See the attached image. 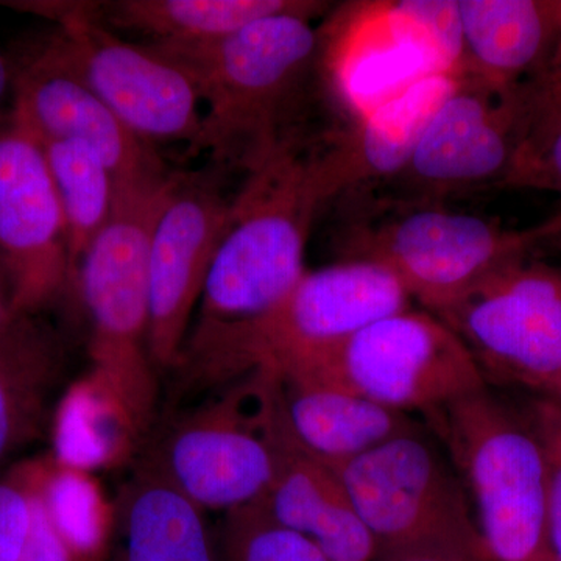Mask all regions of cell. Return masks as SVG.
Masks as SVG:
<instances>
[{"label": "cell", "mask_w": 561, "mask_h": 561, "mask_svg": "<svg viewBox=\"0 0 561 561\" xmlns=\"http://www.w3.org/2000/svg\"><path fill=\"white\" fill-rule=\"evenodd\" d=\"M468 346L486 381L548 397L561 381V271L527 257L435 313Z\"/></svg>", "instance_id": "8fae6325"}, {"label": "cell", "mask_w": 561, "mask_h": 561, "mask_svg": "<svg viewBox=\"0 0 561 561\" xmlns=\"http://www.w3.org/2000/svg\"><path fill=\"white\" fill-rule=\"evenodd\" d=\"M424 419L468 491L491 561L549 556L548 460L529 412L486 383Z\"/></svg>", "instance_id": "5b68a950"}, {"label": "cell", "mask_w": 561, "mask_h": 561, "mask_svg": "<svg viewBox=\"0 0 561 561\" xmlns=\"http://www.w3.org/2000/svg\"><path fill=\"white\" fill-rule=\"evenodd\" d=\"M523 105L522 142L513 164L534 157L561 131V35L540 72L523 88Z\"/></svg>", "instance_id": "83f0119b"}, {"label": "cell", "mask_w": 561, "mask_h": 561, "mask_svg": "<svg viewBox=\"0 0 561 561\" xmlns=\"http://www.w3.org/2000/svg\"><path fill=\"white\" fill-rule=\"evenodd\" d=\"M20 561H80L51 522L38 485H31V526Z\"/></svg>", "instance_id": "4dcf8cb0"}, {"label": "cell", "mask_w": 561, "mask_h": 561, "mask_svg": "<svg viewBox=\"0 0 561 561\" xmlns=\"http://www.w3.org/2000/svg\"><path fill=\"white\" fill-rule=\"evenodd\" d=\"M219 561H330L298 531L275 522L261 502L225 513Z\"/></svg>", "instance_id": "4316f807"}, {"label": "cell", "mask_w": 561, "mask_h": 561, "mask_svg": "<svg viewBox=\"0 0 561 561\" xmlns=\"http://www.w3.org/2000/svg\"><path fill=\"white\" fill-rule=\"evenodd\" d=\"M11 98V60L9 51L0 49V124L5 119L7 102Z\"/></svg>", "instance_id": "e575fe53"}, {"label": "cell", "mask_w": 561, "mask_h": 561, "mask_svg": "<svg viewBox=\"0 0 561 561\" xmlns=\"http://www.w3.org/2000/svg\"><path fill=\"white\" fill-rule=\"evenodd\" d=\"M468 73L526 87L561 35V0H457Z\"/></svg>", "instance_id": "7402d4cb"}, {"label": "cell", "mask_w": 561, "mask_h": 561, "mask_svg": "<svg viewBox=\"0 0 561 561\" xmlns=\"http://www.w3.org/2000/svg\"><path fill=\"white\" fill-rule=\"evenodd\" d=\"M523 88H501L465 73L435 111L411 160L390 181L404 198L432 203L502 186L522 142Z\"/></svg>", "instance_id": "4fadbf2b"}, {"label": "cell", "mask_w": 561, "mask_h": 561, "mask_svg": "<svg viewBox=\"0 0 561 561\" xmlns=\"http://www.w3.org/2000/svg\"><path fill=\"white\" fill-rule=\"evenodd\" d=\"M330 468L378 546V561H491L459 472L426 430Z\"/></svg>", "instance_id": "52a82bcc"}, {"label": "cell", "mask_w": 561, "mask_h": 561, "mask_svg": "<svg viewBox=\"0 0 561 561\" xmlns=\"http://www.w3.org/2000/svg\"><path fill=\"white\" fill-rule=\"evenodd\" d=\"M31 526V485L0 481V561H20Z\"/></svg>", "instance_id": "f546056e"}, {"label": "cell", "mask_w": 561, "mask_h": 561, "mask_svg": "<svg viewBox=\"0 0 561 561\" xmlns=\"http://www.w3.org/2000/svg\"><path fill=\"white\" fill-rule=\"evenodd\" d=\"M0 267L22 313L72 290L68 231L39 140L7 114L0 124Z\"/></svg>", "instance_id": "9a60e30c"}, {"label": "cell", "mask_w": 561, "mask_h": 561, "mask_svg": "<svg viewBox=\"0 0 561 561\" xmlns=\"http://www.w3.org/2000/svg\"><path fill=\"white\" fill-rule=\"evenodd\" d=\"M335 201L321 144L305 138L276 151L231 202L230 224L214 257L197 327L256 319L300 280L313 220Z\"/></svg>", "instance_id": "7a4b0ae2"}, {"label": "cell", "mask_w": 561, "mask_h": 561, "mask_svg": "<svg viewBox=\"0 0 561 561\" xmlns=\"http://www.w3.org/2000/svg\"><path fill=\"white\" fill-rule=\"evenodd\" d=\"M394 561H454V560H445V559H432V557H416V559H402Z\"/></svg>", "instance_id": "8d00e7d4"}, {"label": "cell", "mask_w": 561, "mask_h": 561, "mask_svg": "<svg viewBox=\"0 0 561 561\" xmlns=\"http://www.w3.org/2000/svg\"><path fill=\"white\" fill-rule=\"evenodd\" d=\"M324 9L308 0L221 39L151 44L187 70L201 94V135L192 150L250 173L302 138L300 113L319 70L321 36L312 20Z\"/></svg>", "instance_id": "6da1fadb"}, {"label": "cell", "mask_w": 561, "mask_h": 561, "mask_svg": "<svg viewBox=\"0 0 561 561\" xmlns=\"http://www.w3.org/2000/svg\"><path fill=\"white\" fill-rule=\"evenodd\" d=\"M346 260L381 265L413 301L438 313L491 273L540 247L537 227L511 230L440 203L389 198L357 202L343 231Z\"/></svg>", "instance_id": "8992f818"}, {"label": "cell", "mask_w": 561, "mask_h": 561, "mask_svg": "<svg viewBox=\"0 0 561 561\" xmlns=\"http://www.w3.org/2000/svg\"><path fill=\"white\" fill-rule=\"evenodd\" d=\"M9 114L38 140H76L94 150L121 197L161 186L173 171L84 83L51 31L11 51Z\"/></svg>", "instance_id": "7c38bea8"}, {"label": "cell", "mask_w": 561, "mask_h": 561, "mask_svg": "<svg viewBox=\"0 0 561 561\" xmlns=\"http://www.w3.org/2000/svg\"><path fill=\"white\" fill-rule=\"evenodd\" d=\"M20 313L14 308L13 294H11V287L9 279H7L5 273L0 267V332L5 330L7 327L16 319Z\"/></svg>", "instance_id": "d6a6232c"}, {"label": "cell", "mask_w": 561, "mask_h": 561, "mask_svg": "<svg viewBox=\"0 0 561 561\" xmlns=\"http://www.w3.org/2000/svg\"><path fill=\"white\" fill-rule=\"evenodd\" d=\"M38 490L51 522L80 561H102L114 526V512L87 471L58 465Z\"/></svg>", "instance_id": "484cf974"}, {"label": "cell", "mask_w": 561, "mask_h": 561, "mask_svg": "<svg viewBox=\"0 0 561 561\" xmlns=\"http://www.w3.org/2000/svg\"><path fill=\"white\" fill-rule=\"evenodd\" d=\"M50 434L57 463L87 472L113 463L135 443L121 413L92 376L61 394Z\"/></svg>", "instance_id": "d4e9b609"}, {"label": "cell", "mask_w": 561, "mask_h": 561, "mask_svg": "<svg viewBox=\"0 0 561 561\" xmlns=\"http://www.w3.org/2000/svg\"><path fill=\"white\" fill-rule=\"evenodd\" d=\"M54 22L66 60L139 138L186 142L201 135L203 105L187 70L151 44L140 46L95 16L94 2H10Z\"/></svg>", "instance_id": "30bf717a"}, {"label": "cell", "mask_w": 561, "mask_h": 561, "mask_svg": "<svg viewBox=\"0 0 561 561\" xmlns=\"http://www.w3.org/2000/svg\"><path fill=\"white\" fill-rule=\"evenodd\" d=\"M231 202L208 173L173 172L149 243V351L157 371L179 367L192 313L230 224Z\"/></svg>", "instance_id": "5bb4252c"}, {"label": "cell", "mask_w": 561, "mask_h": 561, "mask_svg": "<svg viewBox=\"0 0 561 561\" xmlns=\"http://www.w3.org/2000/svg\"><path fill=\"white\" fill-rule=\"evenodd\" d=\"M68 231L70 265L106 227L119 205L117 181L108 165L90 147L76 140H39Z\"/></svg>", "instance_id": "cb8c5ba5"}, {"label": "cell", "mask_w": 561, "mask_h": 561, "mask_svg": "<svg viewBox=\"0 0 561 561\" xmlns=\"http://www.w3.org/2000/svg\"><path fill=\"white\" fill-rule=\"evenodd\" d=\"M273 371L423 416L489 383L471 351L445 321L412 308Z\"/></svg>", "instance_id": "9c48e42d"}, {"label": "cell", "mask_w": 561, "mask_h": 561, "mask_svg": "<svg viewBox=\"0 0 561 561\" xmlns=\"http://www.w3.org/2000/svg\"><path fill=\"white\" fill-rule=\"evenodd\" d=\"M250 383L227 400L181 420L149 451L203 511L230 512L261 501L276 474V453L262 431ZM250 382V379H249Z\"/></svg>", "instance_id": "2e32d148"}, {"label": "cell", "mask_w": 561, "mask_h": 561, "mask_svg": "<svg viewBox=\"0 0 561 561\" xmlns=\"http://www.w3.org/2000/svg\"><path fill=\"white\" fill-rule=\"evenodd\" d=\"M66 357L60 334L41 313H22L0 332V463L50 432Z\"/></svg>", "instance_id": "ffe728a7"}, {"label": "cell", "mask_w": 561, "mask_h": 561, "mask_svg": "<svg viewBox=\"0 0 561 561\" xmlns=\"http://www.w3.org/2000/svg\"><path fill=\"white\" fill-rule=\"evenodd\" d=\"M172 175L154 190L121 197L73 272L72 290L91 323V376L135 442L150 431L160 397L149 351V243Z\"/></svg>", "instance_id": "3957f363"}, {"label": "cell", "mask_w": 561, "mask_h": 561, "mask_svg": "<svg viewBox=\"0 0 561 561\" xmlns=\"http://www.w3.org/2000/svg\"><path fill=\"white\" fill-rule=\"evenodd\" d=\"M545 398H551V400L561 402V381L557 383V386L553 387L551 393H549L548 397Z\"/></svg>", "instance_id": "d590c367"}, {"label": "cell", "mask_w": 561, "mask_h": 561, "mask_svg": "<svg viewBox=\"0 0 561 561\" xmlns=\"http://www.w3.org/2000/svg\"><path fill=\"white\" fill-rule=\"evenodd\" d=\"M262 431L276 453V474L262 507L275 522L311 540L330 561H378V546L345 486L328 465L295 440L280 412L275 373L256 375Z\"/></svg>", "instance_id": "e0dca14e"}, {"label": "cell", "mask_w": 561, "mask_h": 561, "mask_svg": "<svg viewBox=\"0 0 561 561\" xmlns=\"http://www.w3.org/2000/svg\"><path fill=\"white\" fill-rule=\"evenodd\" d=\"M113 561H219L206 512L147 453L122 486L114 507Z\"/></svg>", "instance_id": "d6986e66"}, {"label": "cell", "mask_w": 561, "mask_h": 561, "mask_svg": "<svg viewBox=\"0 0 561 561\" xmlns=\"http://www.w3.org/2000/svg\"><path fill=\"white\" fill-rule=\"evenodd\" d=\"M461 77L431 73L373 106L321 144L328 180L339 195L390 181L405 168L435 111Z\"/></svg>", "instance_id": "ac0fdd59"}, {"label": "cell", "mask_w": 561, "mask_h": 561, "mask_svg": "<svg viewBox=\"0 0 561 561\" xmlns=\"http://www.w3.org/2000/svg\"><path fill=\"white\" fill-rule=\"evenodd\" d=\"M306 3L308 0H116L94 2V11L110 28L139 33L149 44H202Z\"/></svg>", "instance_id": "603a6c76"}, {"label": "cell", "mask_w": 561, "mask_h": 561, "mask_svg": "<svg viewBox=\"0 0 561 561\" xmlns=\"http://www.w3.org/2000/svg\"><path fill=\"white\" fill-rule=\"evenodd\" d=\"M275 376L280 412L290 434L328 467L424 430L409 413L393 411L354 391L278 373Z\"/></svg>", "instance_id": "44dd1931"}, {"label": "cell", "mask_w": 561, "mask_h": 561, "mask_svg": "<svg viewBox=\"0 0 561 561\" xmlns=\"http://www.w3.org/2000/svg\"><path fill=\"white\" fill-rule=\"evenodd\" d=\"M502 186L561 195V131L534 157L515 162Z\"/></svg>", "instance_id": "1f68e13d"}, {"label": "cell", "mask_w": 561, "mask_h": 561, "mask_svg": "<svg viewBox=\"0 0 561 561\" xmlns=\"http://www.w3.org/2000/svg\"><path fill=\"white\" fill-rule=\"evenodd\" d=\"M540 561H552L551 556H546L545 559H541Z\"/></svg>", "instance_id": "74e56055"}, {"label": "cell", "mask_w": 561, "mask_h": 561, "mask_svg": "<svg viewBox=\"0 0 561 561\" xmlns=\"http://www.w3.org/2000/svg\"><path fill=\"white\" fill-rule=\"evenodd\" d=\"M320 36L321 79L351 121L421 77L459 76L467 61L457 0L350 3Z\"/></svg>", "instance_id": "ba28073f"}, {"label": "cell", "mask_w": 561, "mask_h": 561, "mask_svg": "<svg viewBox=\"0 0 561 561\" xmlns=\"http://www.w3.org/2000/svg\"><path fill=\"white\" fill-rule=\"evenodd\" d=\"M535 227H537L538 238H540V245L561 251V213L542 224L535 225Z\"/></svg>", "instance_id": "836d02e7"}, {"label": "cell", "mask_w": 561, "mask_h": 561, "mask_svg": "<svg viewBox=\"0 0 561 561\" xmlns=\"http://www.w3.org/2000/svg\"><path fill=\"white\" fill-rule=\"evenodd\" d=\"M527 412L548 460V552L552 561H561V402L540 397Z\"/></svg>", "instance_id": "f1b7e54d"}, {"label": "cell", "mask_w": 561, "mask_h": 561, "mask_svg": "<svg viewBox=\"0 0 561 561\" xmlns=\"http://www.w3.org/2000/svg\"><path fill=\"white\" fill-rule=\"evenodd\" d=\"M412 301L387 268L345 260L306 271L278 305L256 319L195 328L184 359L213 381L261 368L278 370L405 311Z\"/></svg>", "instance_id": "277c9868"}]
</instances>
